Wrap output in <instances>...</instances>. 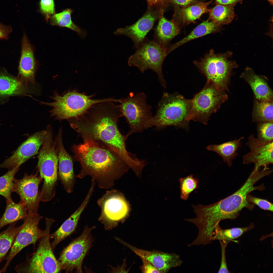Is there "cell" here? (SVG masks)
Masks as SVG:
<instances>
[{"mask_svg":"<svg viewBox=\"0 0 273 273\" xmlns=\"http://www.w3.org/2000/svg\"><path fill=\"white\" fill-rule=\"evenodd\" d=\"M108 101L94 104L77 117L67 119L72 128L80 135L83 142H89L111 150L117 153L132 169L140 161L127 150L128 136L118 127L122 117L120 105Z\"/></svg>","mask_w":273,"mask_h":273,"instance_id":"6da1fadb","label":"cell"},{"mask_svg":"<svg viewBox=\"0 0 273 273\" xmlns=\"http://www.w3.org/2000/svg\"><path fill=\"white\" fill-rule=\"evenodd\" d=\"M72 150L81 166L78 177L81 179L90 176L100 188L113 187L115 180L130 168L116 152L93 143L74 144Z\"/></svg>","mask_w":273,"mask_h":273,"instance_id":"7a4b0ae2","label":"cell"},{"mask_svg":"<svg viewBox=\"0 0 273 273\" xmlns=\"http://www.w3.org/2000/svg\"><path fill=\"white\" fill-rule=\"evenodd\" d=\"M266 175L263 170L254 168L243 184L233 194L212 204L196 206V218L200 227L205 231L211 233L220 221L236 218L244 208L252 209L254 206L247 201V196L254 190L263 189L262 186L255 187L254 185Z\"/></svg>","mask_w":273,"mask_h":273,"instance_id":"3957f363","label":"cell"},{"mask_svg":"<svg viewBox=\"0 0 273 273\" xmlns=\"http://www.w3.org/2000/svg\"><path fill=\"white\" fill-rule=\"evenodd\" d=\"M192 104V99H186L178 93L164 92L150 127L154 126L158 130L169 126L187 128Z\"/></svg>","mask_w":273,"mask_h":273,"instance_id":"277c9868","label":"cell"},{"mask_svg":"<svg viewBox=\"0 0 273 273\" xmlns=\"http://www.w3.org/2000/svg\"><path fill=\"white\" fill-rule=\"evenodd\" d=\"M88 96L74 90L60 95L56 91L51 98V102L39 101L41 104L52 107L50 111L51 116L57 120H63L77 117L84 113L93 105L105 102H115V99L108 98L92 99Z\"/></svg>","mask_w":273,"mask_h":273,"instance_id":"5b68a950","label":"cell"},{"mask_svg":"<svg viewBox=\"0 0 273 273\" xmlns=\"http://www.w3.org/2000/svg\"><path fill=\"white\" fill-rule=\"evenodd\" d=\"M55 220L46 218L45 233L39 239L36 251L27 257L24 262L16 266L14 269L18 273H59L61 271L50 242V231Z\"/></svg>","mask_w":273,"mask_h":273,"instance_id":"8992f818","label":"cell"},{"mask_svg":"<svg viewBox=\"0 0 273 273\" xmlns=\"http://www.w3.org/2000/svg\"><path fill=\"white\" fill-rule=\"evenodd\" d=\"M232 55L229 51L216 54L211 49L200 60L194 61V63L207 80L212 81L220 88L228 90L231 72L237 66L235 61L229 59Z\"/></svg>","mask_w":273,"mask_h":273,"instance_id":"52a82bcc","label":"cell"},{"mask_svg":"<svg viewBox=\"0 0 273 273\" xmlns=\"http://www.w3.org/2000/svg\"><path fill=\"white\" fill-rule=\"evenodd\" d=\"M120 103L122 117L125 118L129 126L126 134L128 137L150 128L153 116L151 107L147 103L146 95L144 93H131L126 98L121 99Z\"/></svg>","mask_w":273,"mask_h":273,"instance_id":"ba28073f","label":"cell"},{"mask_svg":"<svg viewBox=\"0 0 273 273\" xmlns=\"http://www.w3.org/2000/svg\"><path fill=\"white\" fill-rule=\"evenodd\" d=\"M167 56L166 50L153 40L146 37L129 58L128 64L130 66L138 67L142 73L148 69L152 70L156 74L161 85L166 89L167 83L163 73L162 65Z\"/></svg>","mask_w":273,"mask_h":273,"instance_id":"9c48e42d","label":"cell"},{"mask_svg":"<svg viewBox=\"0 0 273 273\" xmlns=\"http://www.w3.org/2000/svg\"><path fill=\"white\" fill-rule=\"evenodd\" d=\"M227 98L224 90L207 80L204 87L192 99L191 120L207 124L211 115L217 111Z\"/></svg>","mask_w":273,"mask_h":273,"instance_id":"30bf717a","label":"cell"},{"mask_svg":"<svg viewBox=\"0 0 273 273\" xmlns=\"http://www.w3.org/2000/svg\"><path fill=\"white\" fill-rule=\"evenodd\" d=\"M96 226L84 227L81 234L74 239L61 252L57 260L61 270L66 272H82L83 260L91 248L94 241L91 235Z\"/></svg>","mask_w":273,"mask_h":273,"instance_id":"8fae6325","label":"cell"},{"mask_svg":"<svg viewBox=\"0 0 273 273\" xmlns=\"http://www.w3.org/2000/svg\"><path fill=\"white\" fill-rule=\"evenodd\" d=\"M42 146L39 152L37 168L43 180V185L51 187L57 184L58 158L56 143L53 140L52 129L47 126Z\"/></svg>","mask_w":273,"mask_h":273,"instance_id":"7c38bea8","label":"cell"},{"mask_svg":"<svg viewBox=\"0 0 273 273\" xmlns=\"http://www.w3.org/2000/svg\"><path fill=\"white\" fill-rule=\"evenodd\" d=\"M101 210L99 220L105 229H113L126 216L128 212L127 203L123 196L116 190L107 191L97 201Z\"/></svg>","mask_w":273,"mask_h":273,"instance_id":"4fadbf2b","label":"cell"},{"mask_svg":"<svg viewBox=\"0 0 273 273\" xmlns=\"http://www.w3.org/2000/svg\"><path fill=\"white\" fill-rule=\"evenodd\" d=\"M42 218L37 213H28L24 220L21 228L18 233L5 259L6 263L1 272L6 271L11 262L14 257L24 248L31 244L34 246L36 242L45 235V231L39 227Z\"/></svg>","mask_w":273,"mask_h":273,"instance_id":"5bb4252c","label":"cell"},{"mask_svg":"<svg viewBox=\"0 0 273 273\" xmlns=\"http://www.w3.org/2000/svg\"><path fill=\"white\" fill-rule=\"evenodd\" d=\"M39 170L35 174L29 175L25 173L23 177L19 179H15L13 192L20 197V202L28 211V213H37L39 203L41 201L40 192L39 186L42 179L39 175Z\"/></svg>","mask_w":273,"mask_h":273,"instance_id":"9a60e30c","label":"cell"},{"mask_svg":"<svg viewBox=\"0 0 273 273\" xmlns=\"http://www.w3.org/2000/svg\"><path fill=\"white\" fill-rule=\"evenodd\" d=\"M46 130L35 133L29 137L15 151L13 154L0 164V168L11 170L20 166L32 156L37 154L44 141Z\"/></svg>","mask_w":273,"mask_h":273,"instance_id":"2e32d148","label":"cell"},{"mask_svg":"<svg viewBox=\"0 0 273 273\" xmlns=\"http://www.w3.org/2000/svg\"><path fill=\"white\" fill-rule=\"evenodd\" d=\"M250 151L243 156V164L248 165L253 163L260 168H267L273 164V142L262 141L251 135L246 143Z\"/></svg>","mask_w":273,"mask_h":273,"instance_id":"e0dca14e","label":"cell"},{"mask_svg":"<svg viewBox=\"0 0 273 273\" xmlns=\"http://www.w3.org/2000/svg\"><path fill=\"white\" fill-rule=\"evenodd\" d=\"M118 241L141 258L148 260L161 273H166L171 268L181 266L183 261L179 255L156 251H148L138 248L119 239Z\"/></svg>","mask_w":273,"mask_h":273,"instance_id":"ac0fdd59","label":"cell"},{"mask_svg":"<svg viewBox=\"0 0 273 273\" xmlns=\"http://www.w3.org/2000/svg\"><path fill=\"white\" fill-rule=\"evenodd\" d=\"M62 133L61 128L55 140L59 163L58 177L66 191L70 193L73 191L75 182L73 163L71 156L66 151L63 146Z\"/></svg>","mask_w":273,"mask_h":273,"instance_id":"d6986e66","label":"cell"},{"mask_svg":"<svg viewBox=\"0 0 273 273\" xmlns=\"http://www.w3.org/2000/svg\"><path fill=\"white\" fill-rule=\"evenodd\" d=\"M21 51L17 77L27 84L34 85L37 64L34 57L33 47L25 34L22 40Z\"/></svg>","mask_w":273,"mask_h":273,"instance_id":"ffe728a7","label":"cell"},{"mask_svg":"<svg viewBox=\"0 0 273 273\" xmlns=\"http://www.w3.org/2000/svg\"><path fill=\"white\" fill-rule=\"evenodd\" d=\"M156 16L152 12L147 13L133 24L125 28L118 29L114 33L124 35L133 41V47L137 48L142 43L146 36L152 29L156 20Z\"/></svg>","mask_w":273,"mask_h":273,"instance_id":"44dd1931","label":"cell"},{"mask_svg":"<svg viewBox=\"0 0 273 273\" xmlns=\"http://www.w3.org/2000/svg\"><path fill=\"white\" fill-rule=\"evenodd\" d=\"M94 190L93 188L90 187L85 198L78 209L56 231L50 234V239H54L51 243L53 252L59 243L75 231L81 215L88 203Z\"/></svg>","mask_w":273,"mask_h":273,"instance_id":"7402d4cb","label":"cell"},{"mask_svg":"<svg viewBox=\"0 0 273 273\" xmlns=\"http://www.w3.org/2000/svg\"><path fill=\"white\" fill-rule=\"evenodd\" d=\"M29 85L6 71H0V103L6 102L11 96H28L32 93Z\"/></svg>","mask_w":273,"mask_h":273,"instance_id":"603a6c76","label":"cell"},{"mask_svg":"<svg viewBox=\"0 0 273 273\" xmlns=\"http://www.w3.org/2000/svg\"><path fill=\"white\" fill-rule=\"evenodd\" d=\"M163 12V10L160 12L158 22L154 30L153 40L167 51L171 41L179 34L180 29L172 20L164 17Z\"/></svg>","mask_w":273,"mask_h":273,"instance_id":"cb8c5ba5","label":"cell"},{"mask_svg":"<svg viewBox=\"0 0 273 273\" xmlns=\"http://www.w3.org/2000/svg\"><path fill=\"white\" fill-rule=\"evenodd\" d=\"M213 1L207 2L197 3L185 8H178L176 10V15L172 21L180 29L184 25L194 22L202 14L208 12V7Z\"/></svg>","mask_w":273,"mask_h":273,"instance_id":"d4e9b609","label":"cell"},{"mask_svg":"<svg viewBox=\"0 0 273 273\" xmlns=\"http://www.w3.org/2000/svg\"><path fill=\"white\" fill-rule=\"evenodd\" d=\"M252 89L256 99L263 102L272 101V92L265 81L249 67L246 68L241 75Z\"/></svg>","mask_w":273,"mask_h":273,"instance_id":"484cf974","label":"cell"},{"mask_svg":"<svg viewBox=\"0 0 273 273\" xmlns=\"http://www.w3.org/2000/svg\"><path fill=\"white\" fill-rule=\"evenodd\" d=\"M221 26L208 19L204 21L184 38L173 44H170L167 49V55L179 47L191 40L219 31L220 30Z\"/></svg>","mask_w":273,"mask_h":273,"instance_id":"4316f807","label":"cell"},{"mask_svg":"<svg viewBox=\"0 0 273 273\" xmlns=\"http://www.w3.org/2000/svg\"><path fill=\"white\" fill-rule=\"evenodd\" d=\"M241 137L238 139L218 145H211L206 147L208 150L217 153L222 158L223 161L229 166L233 164V161L238 155L237 150L242 146Z\"/></svg>","mask_w":273,"mask_h":273,"instance_id":"83f0119b","label":"cell"},{"mask_svg":"<svg viewBox=\"0 0 273 273\" xmlns=\"http://www.w3.org/2000/svg\"><path fill=\"white\" fill-rule=\"evenodd\" d=\"M5 211L0 218V229L5 226L20 220H24L28 214V211L20 202L16 203L12 199L6 200Z\"/></svg>","mask_w":273,"mask_h":273,"instance_id":"f1b7e54d","label":"cell"},{"mask_svg":"<svg viewBox=\"0 0 273 273\" xmlns=\"http://www.w3.org/2000/svg\"><path fill=\"white\" fill-rule=\"evenodd\" d=\"M73 10L67 8L59 13H55L49 19L50 24L52 26L67 28L77 32L81 39L86 35V31L82 29L72 21L71 15Z\"/></svg>","mask_w":273,"mask_h":273,"instance_id":"f546056e","label":"cell"},{"mask_svg":"<svg viewBox=\"0 0 273 273\" xmlns=\"http://www.w3.org/2000/svg\"><path fill=\"white\" fill-rule=\"evenodd\" d=\"M234 6L217 4L208 9L209 14L208 19L220 26L229 24L235 16Z\"/></svg>","mask_w":273,"mask_h":273,"instance_id":"4dcf8cb0","label":"cell"},{"mask_svg":"<svg viewBox=\"0 0 273 273\" xmlns=\"http://www.w3.org/2000/svg\"><path fill=\"white\" fill-rule=\"evenodd\" d=\"M17 222L10 224L8 227L0 233V261L5 259L22 225L16 226Z\"/></svg>","mask_w":273,"mask_h":273,"instance_id":"1f68e13d","label":"cell"},{"mask_svg":"<svg viewBox=\"0 0 273 273\" xmlns=\"http://www.w3.org/2000/svg\"><path fill=\"white\" fill-rule=\"evenodd\" d=\"M254 225L253 223L249 226L242 228H236L228 229H223L217 225L213 233L211 240H218L230 242L237 238L245 232L253 229Z\"/></svg>","mask_w":273,"mask_h":273,"instance_id":"d6a6232c","label":"cell"},{"mask_svg":"<svg viewBox=\"0 0 273 273\" xmlns=\"http://www.w3.org/2000/svg\"><path fill=\"white\" fill-rule=\"evenodd\" d=\"M272 101L255 100L252 115L253 120L256 122H273Z\"/></svg>","mask_w":273,"mask_h":273,"instance_id":"836d02e7","label":"cell"},{"mask_svg":"<svg viewBox=\"0 0 273 273\" xmlns=\"http://www.w3.org/2000/svg\"><path fill=\"white\" fill-rule=\"evenodd\" d=\"M20 167L9 170L5 174L0 177V195L6 200L11 199V195L14 185L15 176Z\"/></svg>","mask_w":273,"mask_h":273,"instance_id":"e575fe53","label":"cell"},{"mask_svg":"<svg viewBox=\"0 0 273 273\" xmlns=\"http://www.w3.org/2000/svg\"><path fill=\"white\" fill-rule=\"evenodd\" d=\"M180 184V197L183 200H186L190 194L198 187V180L191 174L179 179Z\"/></svg>","mask_w":273,"mask_h":273,"instance_id":"d590c367","label":"cell"},{"mask_svg":"<svg viewBox=\"0 0 273 273\" xmlns=\"http://www.w3.org/2000/svg\"><path fill=\"white\" fill-rule=\"evenodd\" d=\"M273 122L259 123L257 127V138L262 142H273Z\"/></svg>","mask_w":273,"mask_h":273,"instance_id":"8d00e7d4","label":"cell"},{"mask_svg":"<svg viewBox=\"0 0 273 273\" xmlns=\"http://www.w3.org/2000/svg\"><path fill=\"white\" fill-rule=\"evenodd\" d=\"M39 5L40 12L48 22L50 17L55 13L54 0H40Z\"/></svg>","mask_w":273,"mask_h":273,"instance_id":"74e56055","label":"cell"},{"mask_svg":"<svg viewBox=\"0 0 273 273\" xmlns=\"http://www.w3.org/2000/svg\"><path fill=\"white\" fill-rule=\"evenodd\" d=\"M247 201L249 203L255 204L264 210L273 211V204L267 200L254 197L248 194L247 196Z\"/></svg>","mask_w":273,"mask_h":273,"instance_id":"f35d334b","label":"cell"},{"mask_svg":"<svg viewBox=\"0 0 273 273\" xmlns=\"http://www.w3.org/2000/svg\"><path fill=\"white\" fill-rule=\"evenodd\" d=\"M221 249V260L218 273H229L225 258V249L229 241H220Z\"/></svg>","mask_w":273,"mask_h":273,"instance_id":"ab89813d","label":"cell"},{"mask_svg":"<svg viewBox=\"0 0 273 273\" xmlns=\"http://www.w3.org/2000/svg\"><path fill=\"white\" fill-rule=\"evenodd\" d=\"M143 262L141 267L142 272L144 273H161L160 272L147 260L141 258Z\"/></svg>","mask_w":273,"mask_h":273,"instance_id":"60d3db41","label":"cell"},{"mask_svg":"<svg viewBox=\"0 0 273 273\" xmlns=\"http://www.w3.org/2000/svg\"><path fill=\"white\" fill-rule=\"evenodd\" d=\"M12 31L11 27L4 25L0 22V39L8 38Z\"/></svg>","mask_w":273,"mask_h":273,"instance_id":"b9f144b4","label":"cell"},{"mask_svg":"<svg viewBox=\"0 0 273 273\" xmlns=\"http://www.w3.org/2000/svg\"><path fill=\"white\" fill-rule=\"evenodd\" d=\"M243 0H215L217 4L234 5L238 3H241Z\"/></svg>","mask_w":273,"mask_h":273,"instance_id":"7bdbcfd3","label":"cell"},{"mask_svg":"<svg viewBox=\"0 0 273 273\" xmlns=\"http://www.w3.org/2000/svg\"><path fill=\"white\" fill-rule=\"evenodd\" d=\"M174 4L180 6L186 7L191 4L196 3L195 0H171Z\"/></svg>","mask_w":273,"mask_h":273,"instance_id":"ee69618b","label":"cell"},{"mask_svg":"<svg viewBox=\"0 0 273 273\" xmlns=\"http://www.w3.org/2000/svg\"><path fill=\"white\" fill-rule=\"evenodd\" d=\"M148 4L152 6L157 4L159 1L158 0H146Z\"/></svg>","mask_w":273,"mask_h":273,"instance_id":"f6af8a7d","label":"cell"},{"mask_svg":"<svg viewBox=\"0 0 273 273\" xmlns=\"http://www.w3.org/2000/svg\"><path fill=\"white\" fill-rule=\"evenodd\" d=\"M269 3L270 4L272 5H273V0H267Z\"/></svg>","mask_w":273,"mask_h":273,"instance_id":"bcb514c9","label":"cell"},{"mask_svg":"<svg viewBox=\"0 0 273 273\" xmlns=\"http://www.w3.org/2000/svg\"><path fill=\"white\" fill-rule=\"evenodd\" d=\"M167 0H158L159 2H161L162 3H163L166 1Z\"/></svg>","mask_w":273,"mask_h":273,"instance_id":"7dc6e473","label":"cell"},{"mask_svg":"<svg viewBox=\"0 0 273 273\" xmlns=\"http://www.w3.org/2000/svg\"><path fill=\"white\" fill-rule=\"evenodd\" d=\"M1 262V261H0V263ZM0 273H1V271H0Z\"/></svg>","mask_w":273,"mask_h":273,"instance_id":"c3c4849f","label":"cell"}]
</instances>
